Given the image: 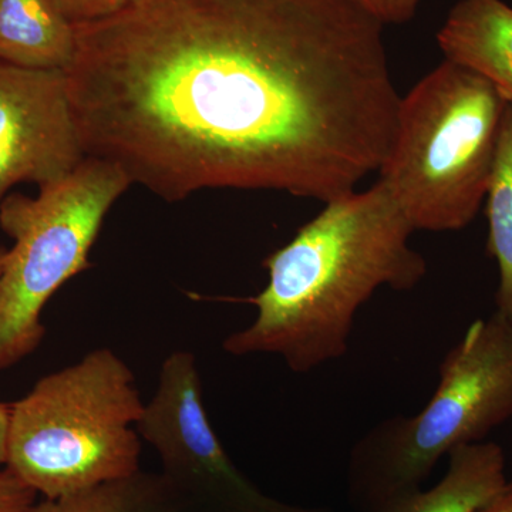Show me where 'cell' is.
<instances>
[{
	"instance_id": "cell-1",
	"label": "cell",
	"mask_w": 512,
	"mask_h": 512,
	"mask_svg": "<svg viewBox=\"0 0 512 512\" xmlns=\"http://www.w3.org/2000/svg\"><path fill=\"white\" fill-rule=\"evenodd\" d=\"M76 26L87 157L168 202L210 188L336 200L379 170L402 97L359 0H133Z\"/></svg>"
},
{
	"instance_id": "cell-2",
	"label": "cell",
	"mask_w": 512,
	"mask_h": 512,
	"mask_svg": "<svg viewBox=\"0 0 512 512\" xmlns=\"http://www.w3.org/2000/svg\"><path fill=\"white\" fill-rule=\"evenodd\" d=\"M414 229L380 181L325 208L264 261L256 318L222 343L228 355L281 357L309 373L348 353L357 312L377 289L412 291L427 274Z\"/></svg>"
},
{
	"instance_id": "cell-3",
	"label": "cell",
	"mask_w": 512,
	"mask_h": 512,
	"mask_svg": "<svg viewBox=\"0 0 512 512\" xmlns=\"http://www.w3.org/2000/svg\"><path fill=\"white\" fill-rule=\"evenodd\" d=\"M507 96L444 59L397 109L379 181L414 231H460L484 204Z\"/></svg>"
},
{
	"instance_id": "cell-4",
	"label": "cell",
	"mask_w": 512,
	"mask_h": 512,
	"mask_svg": "<svg viewBox=\"0 0 512 512\" xmlns=\"http://www.w3.org/2000/svg\"><path fill=\"white\" fill-rule=\"evenodd\" d=\"M439 376L420 413L380 421L353 444L346 484L356 512H382L416 493L441 458L512 419V319L495 311L471 323Z\"/></svg>"
},
{
	"instance_id": "cell-5",
	"label": "cell",
	"mask_w": 512,
	"mask_h": 512,
	"mask_svg": "<svg viewBox=\"0 0 512 512\" xmlns=\"http://www.w3.org/2000/svg\"><path fill=\"white\" fill-rule=\"evenodd\" d=\"M144 409L130 367L113 350H93L10 404L6 468L45 500L131 476Z\"/></svg>"
},
{
	"instance_id": "cell-6",
	"label": "cell",
	"mask_w": 512,
	"mask_h": 512,
	"mask_svg": "<svg viewBox=\"0 0 512 512\" xmlns=\"http://www.w3.org/2000/svg\"><path fill=\"white\" fill-rule=\"evenodd\" d=\"M131 181L119 165L87 157L36 197L8 194L0 228L13 239L0 276V370L32 355L46 328L42 312L53 295L92 264L103 222Z\"/></svg>"
},
{
	"instance_id": "cell-7",
	"label": "cell",
	"mask_w": 512,
	"mask_h": 512,
	"mask_svg": "<svg viewBox=\"0 0 512 512\" xmlns=\"http://www.w3.org/2000/svg\"><path fill=\"white\" fill-rule=\"evenodd\" d=\"M137 431L157 451L161 474L188 512H333L276 500L235 466L212 429L197 360L187 350L165 357Z\"/></svg>"
},
{
	"instance_id": "cell-8",
	"label": "cell",
	"mask_w": 512,
	"mask_h": 512,
	"mask_svg": "<svg viewBox=\"0 0 512 512\" xmlns=\"http://www.w3.org/2000/svg\"><path fill=\"white\" fill-rule=\"evenodd\" d=\"M64 70L0 62V204L23 183H56L86 160Z\"/></svg>"
},
{
	"instance_id": "cell-9",
	"label": "cell",
	"mask_w": 512,
	"mask_h": 512,
	"mask_svg": "<svg viewBox=\"0 0 512 512\" xmlns=\"http://www.w3.org/2000/svg\"><path fill=\"white\" fill-rule=\"evenodd\" d=\"M437 43L446 59L481 74L512 100V6L504 0H458Z\"/></svg>"
},
{
	"instance_id": "cell-10",
	"label": "cell",
	"mask_w": 512,
	"mask_h": 512,
	"mask_svg": "<svg viewBox=\"0 0 512 512\" xmlns=\"http://www.w3.org/2000/svg\"><path fill=\"white\" fill-rule=\"evenodd\" d=\"M76 55V26L53 0H0V62L66 70Z\"/></svg>"
},
{
	"instance_id": "cell-11",
	"label": "cell",
	"mask_w": 512,
	"mask_h": 512,
	"mask_svg": "<svg viewBox=\"0 0 512 512\" xmlns=\"http://www.w3.org/2000/svg\"><path fill=\"white\" fill-rule=\"evenodd\" d=\"M447 457V471L439 483L382 512H476L508 483L504 448L493 441L454 448Z\"/></svg>"
},
{
	"instance_id": "cell-12",
	"label": "cell",
	"mask_w": 512,
	"mask_h": 512,
	"mask_svg": "<svg viewBox=\"0 0 512 512\" xmlns=\"http://www.w3.org/2000/svg\"><path fill=\"white\" fill-rule=\"evenodd\" d=\"M485 217L488 221L487 254L497 262L500 275L495 311L512 319V100L505 107L495 148L485 194Z\"/></svg>"
},
{
	"instance_id": "cell-13",
	"label": "cell",
	"mask_w": 512,
	"mask_h": 512,
	"mask_svg": "<svg viewBox=\"0 0 512 512\" xmlns=\"http://www.w3.org/2000/svg\"><path fill=\"white\" fill-rule=\"evenodd\" d=\"M29 512H188L163 474L137 471L119 478L36 503Z\"/></svg>"
},
{
	"instance_id": "cell-14",
	"label": "cell",
	"mask_w": 512,
	"mask_h": 512,
	"mask_svg": "<svg viewBox=\"0 0 512 512\" xmlns=\"http://www.w3.org/2000/svg\"><path fill=\"white\" fill-rule=\"evenodd\" d=\"M73 25L109 18L130 5L133 0H53Z\"/></svg>"
},
{
	"instance_id": "cell-15",
	"label": "cell",
	"mask_w": 512,
	"mask_h": 512,
	"mask_svg": "<svg viewBox=\"0 0 512 512\" xmlns=\"http://www.w3.org/2000/svg\"><path fill=\"white\" fill-rule=\"evenodd\" d=\"M37 493L8 468L0 471V512H29L35 507Z\"/></svg>"
},
{
	"instance_id": "cell-16",
	"label": "cell",
	"mask_w": 512,
	"mask_h": 512,
	"mask_svg": "<svg viewBox=\"0 0 512 512\" xmlns=\"http://www.w3.org/2000/svg\"><path fill=\"white\" fill-rule=\"evenodd\" d=\"M383 25L409 22L420 0H359Z\"/></svg>"
},
{
	"instance_id": "cell-17",
	"label": "cell",
	"mask_w": 512,
	"mask_h": 512,
	"mask_svg": "<svg viewBox=\"0 0 512 512\" xmlns=\"http://www.w3.org/2000/svg\"><path fill=\"white\" fill-rule=\"evenodd\" d=\"M476 512H512V481H508L491 500H488Z\"/></svg>"
},
{
	"instance_id": "cell-18",
	"label": "cell",
	"mask_w": 512,
	"mask_h": 512,
	"mask_svg": "<svg viewBox=\"0 0 512 512\" xmlns=\"http://www.w3.org/2000/svg\"><path fill=\"white\" fill-rule=\"evenodd\" d=\"M10 404L0 402V471L8 463Z\"/></svg>"
},
{
	"instance_id": "cell-19",
	"label": "cell",
	"mask_w": 512,
	"mask_h": 512,
	"mask_svg": "<svg viewBox=\"0 0 512 512\" xmlns=\"http://www.w3.org/2000/svg\"><path fill=\"white\" fill-rule=\"evenodd\" d=\"M6 251H8V249L0 247V276H2L3 261H5Z\"/></svg>"
}]
</instances>
